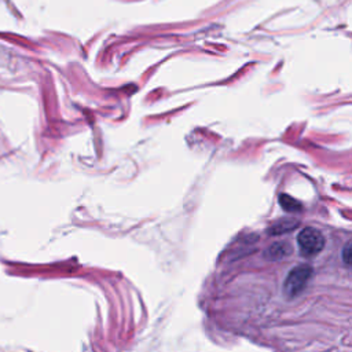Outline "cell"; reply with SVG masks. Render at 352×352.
<instances>
[{
    "mask_svg": "<svg viewBox=\"0 0 352 352\" xmlns=\"http://www.w3.org/2000/svg\"><path fill=\"white\" fill-rule=\"evenodd\" d=\"M290 252H292V248H290L289 243L275 242L264 252V257L267 260H271V261H278V260H282V258L287 257L290 254Z\"/></svg>",
    "mask_w": 352,
    "mask_h": 352,
    "instance_id": "obj_3",
    "label": "cell"
},
{
    "mask_svg": "<svg viewBox=\"0 0 352 352\" xmlns=\"http://www.w3.org/2000/svg\"><path fill=\"white\" fill-rule=\"evenodd\" d=\"M297 226H298V221L296 219L283 217V219H279L278 221H275L268 228V234L270 235H282V234L293 231L294 228H297Z\"/></svg>",
    "mask_w": 352,
    "mask_h": 352,
    "instance_id": "obj_4",
    "label": "cell"
},
{
    "mask_svg": "<svg viewBox=\"0 0 352 352\" xmlns=\"http://www.w3.org/2000/svg\"><path fill=\"white\" fill-rule=\"evenodd\" d=\"M312 276V268L309 265L294 267L286 276L283 282V293L286 297L293 298L298 296L305 287Z\"/></svg>",
    "mask_w": 352,
    "mask_h": 352,
    "instance_id": "obj_1",
    "label": "cell"
},
{
    "mask_svg": "<svg viewBox=\"0 0 352 352\" xmlns=\"http://www.w3.org/2000/svg\"><path fill=\"white\" fill-rule=\"evenodd\" d=\"M297 243L304 256H315L324 248V236L319 230L307 227L297 235Z\"/></svg>",
    "mask_w": 352,
    "mask_h": 352,
    "instance_id": "obj_2",
    "label": "cell"
},
{
    "mask_svg": "<svg viewBox=\"0 0 352 352\" xmlns=\"http://www.w3.org/2000/svg\"><path fill=\"white\" fill-rule=\"evenodd\" d=\"M342 260L346 265L351 264V242H346L342 249Z\"/></svg>",
    "mask_w": 352,
    "mask_h": 352,
    "instance_id": "obj_6",
    "label": "cell"
},
{
    "mask_svg": "<svg viewBox=\"0 0 352 352\" xmlns=\"http://www.w3.org/2000/svg\"><path fill=\"white\" fill-rule=\"evenodd\" d=\"M279 204L286 212H298L302 208L301 204L297 199H294V198H292L290 195H286V194H282L279 197Z\"/></svg>",
    "mask_w": 352,
    "mask_h": 352,
    "instance_id": "obj_5",
    "label": "cell"
}]
</instances>
